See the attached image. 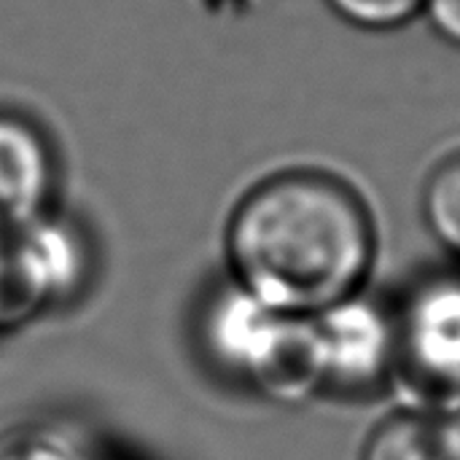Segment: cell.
<instances>
[{
    "mask_svg": "<svg viewBox=\"0 0 460 460\" xmlns=\"http://www.w3.org/2000/svg\"><path fill=\"white\" fill-rule=\"evenodd\" d=\"M224 243L232 283L294 315H318L361 294L377 253L364 199L318 170L278 172L251 189Z\"/></svg>",
    "mask_w": 460,
    "mask_h": 460,
    "instance_id": "obj_1",
    "label": "cell"
},
{
    "mask_svg": "<svg viewBox=\"0 0 460 460\" xmlns=\"http://www.w3.org/2000/svg\"><path fill=\"white\" fill-rule=\"evenodd\" d=\"M205 350L232 377L275 404H302L326 391L313 315L275 310L232 283L202 318Z\"/></svg>",
    "mask_w": 460,
    "mask_h": 460,
    "instance_id": "obj_2",
    "label": "cell"
},
{
    "mask_svg": "<svg viewBox=\"0 0 460 460\" xmlns=\"http://www.w3.org/2000/svg\"><path fill=\"white\" fill-rule=\"evenodd\" d=\"M84 272L86 251L65 224L49 216L0 221V329H16L75 294Z\"/></svg>",
    "mask_w": 460,
    "mask_h": 460,
    "instance_id": "obj_3",
    "label": "cell"
},
{
    "mask_svg": "<svg viewBox=\"0 0 460 460\" xmlns=\"http://www.w3.org/2000/svg\"><path fill=\"white\" fill-rule=\"evenodd\" d=\"M399 367L429 394L460 402V275L423 280L396 313Z\"/></svg>",
    "mask_w": 460,
    "mask_h": 460,
    "instance_id": "obj_4",
    "label": "cell"
},
{
    "mask_svg": "<svg viewBox=\"0 0 460 460\" xmlns=\"http://www.w3.org/2000/svg\"><path fill=\"white\" fill-rule=\"evenodd\" d=\"M323 356L326 388L369 391L399 367L396 315L361 294L313 315Z\"/></svg>",
    "mask_w": 460,
    "mask_h": 460,
    "instance_id": "obj_5",
    "label": "cell"
},
{
    "mask_svg": "<svg viewBox=\"0 0 460 460\" xmlns=\"http://www.w3.org/2000/svg\"><path fill=\"white\" fill-rule=\"evenodd\" d=\"M54 189V156L46 137L24 119L0 113V221L24 224L46 216Z\"/></svg>",
    "mask_w": 460,
    "mask_h": 460,
    "instance_id": "obj_6",
    "label": "cell"
},
{
    "mask_svg": "<svg viewBox=\"0 0 460 460\" xmlns=\"http://www.w3.org/2000/svg\"><path fill=\"white\" fill-rule=\"evenodd\" d=\"M361 460H460V429L447 415L399 412L380 423Z\"/></svg>",
    "mask_w": 460,
    "mask_h": 460,
    "instance_id": "obj_7",
    "label": "cell"
},
{
    "mask_svg": "<svg viewBox=\"0 0 460 460\" xmlns=\"http://www.w3.org/2000/svg\"><path fill=\"white\" fill-rule=\"evenodd\" d=\"M420 210L434 240L460 259V154L434 167L423 186Z\"/></svg>",
    "mask_w": 460,
    "mask_h": 460,
    "instance_id": "obj_8",
    "label": "cell"
},
{
    "mask_svg": "<svg viewBox=\"0 0 460 460\" xmlns=\"http://www.w3.org/2000/svg\"><path fill=\"white\" fill-rule=\"evenodd\" d=\"M337 19L364 32H394L423 16L426 0H323Z\"/></svg>",
    "mask_w": 460,
    "mask_h": 460,
    "instance_id": "obj_9",
    "label": "cell"
},
{
    "mask_svg": "<svg viewBox=\"0 0 460 460\" xmlns=\"http://www.w3.org/2000/svg\"><path fill=\"white\" fill-rule=\"evenodd\" d=\"M423 16L439 38L460 49V0H426Z\"/></svg>",
    "mask_w": 460,
    "mask_h": 460,
    "instance_id": "obj_10",
    "label": "cell"
},
{
    "mask_svg": "<svg viewBox=\"0 0 460 460\" xmlns=\"http://www.w3.org/2000/svg\"><path fill=\"white\" fill-rule=\"evenodd\" d=\"M453 420L458 423V429H460V402H458V404H456V415H453Z\"/></svg>",
    "mask_w": 460,
    "mask_h": 460,
    "instance_id": "obj_11",
    "label": "cell"
}]
</instances>
